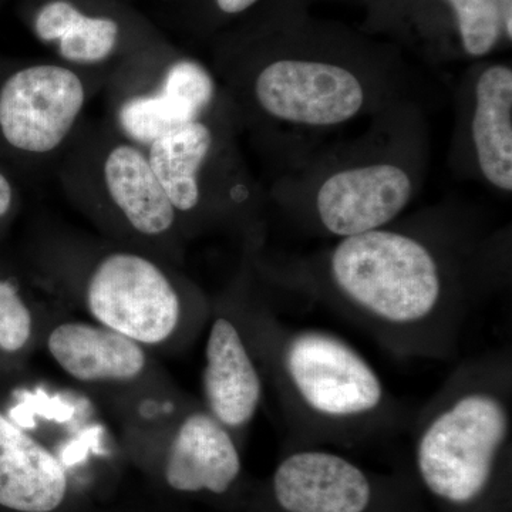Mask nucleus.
<instances>
[{"label": "nucleus", "mask_w": 512, "mask_h": 512, "mask_svg": "<svg viewBox=\"0 0 512 512\" xmlns=\"http://www.w3.org/2000/svg\"><path fill=\"white\" fill-rule=\"evenodd\" d=\"M507 275L505 239L426 218L338 239L275 271L399 360H451L478 305Z\"/></svg>", "instance_id": "1"}, {"label": "nucleus", "mask_w": 512, "mask_h": 512, "mask_svg": "<svg viewBox=\"0 0 512 512\" xmlns=\"http://www.w3.org/2000/svg\"><path fill=\"white\" fill-rule=\"evenodd\" d=\"M412 476L437 512H512V350L458 363L414 410Z\"/></svg>", "instance_id": "2"}, {"label": "nucleus", "mask_w": 512, "mask_h": 512, "mask_svg": "<svg viewBox=\"0 0 512 512\" xmlns=\"http://www.w3.org/2000/svg\"><path fill=\"white\" fill-rule=\"evenodd\" d=\"M252 330V350L281 403L286 447L356 448L409 430L414 410L348 340L286 326L268 311L256 316Z\"/></svg>", "instance_id": "3"}, {"label": "nucleus", "mask_w": 512, "mask_h": 512, "mask_svg": "<svg viewBox=\"0 0 512 512\" xmlns=\"http://www.w3.org/2000/svg\"><path fill=\"white\" fill-rule=\"evenodd\" d=\"M57 164L66 194L86 207L111 212L141 237H163L180 220L146 148L111 124L83 123Z\"/></svg>", "instance_id": "4"}, {"label": "nucleus", "mask_w": 512, "mask_h": 512, "mask_svg": "<svg viewBox=\"0 0 512 512\" xmlns=\"http://www.w3.org/2000/svg\"><path fill=\"white\" fill-rule=\"evenodd\" d=\"M93 82L60 62L0 63V160L57 163L84 123Z\"/></svg>", "instance_id": "5"}, {"label": "nucleus", "mask_w": 512, "mask_h": 512, "mask_svg": "<svg viewBox=\"0 0 512 512\" xmlns=\"http://www.w3.org/2000/svg\"><path fill=\"white\" fill-rule=\"evenodd\" d=\"M266 505L269 512H429L410 474L377 473L320 446L286 447Z\"/></svg>", "instance_id": "6"}, {"label": "nucleus", "mask_w": 512, "mask_h": 512, "mask_svg": "<svg viewBox=\"0 0 512 512\" xmlns=\"http://www.w3.org/2000/svg\"><path fill=\"white\" fill-rule=\"evenodd\" d=\"M138 55L107 80L111 126L143 148L168 131L202 119L220 106L207 67L187 59Z\"/></svg>", "instance_id": "7"}, {"label": "nucleus", "mask_w": 512, "mask_h": 512, "mask_svg": "<svg viewBox=\"0 0 512 512\" xmlns=\"http://www.w3.org/2000/svg\"><path fill=\"white\" fill-rule=\"evenodd\" d=\"M242 96L271 123L308 130L348 124L373 100L370 79L328 60L282 57L242 76Z\"/></svg>", "instance_id": "8"}, {"label": "nucleus", "mask_w": 512, "mask_h": 512, "mask_svg": "<svg viewBox=\"0 0 512 512\" xmlns=\"http://www.w3.org/2000/svg\"><path fill=\"white\" fill-rule=\"evenodd\" d=\"M86 299L101 325L146 345L170 338L183 311L180 293L163 269L128 251L111 252L97 262Z\"/></svg>", "instance_id": "9"}, {"label": "nucleus", "mask_w": 512, "mask_h": 512, "mask_svg": "<svg viewBox=\"0 0 512 512\" xmlns=\"http://www.w3.org/2000/svg\"><path fill=\"white\" fill-rule=\"evenodd\" d=\"M416 195V174L397 158H363L330 171L309 198L306 220L348 238L396 222Z\"/></svg>", "instance_id": "10"}, {"label": "nucleus", "mask_w": 512, "mask_h": 512, "mask_svg": "<svg viewBox=\"0 0 512 512\" xmlns=\"http://www.w3.org/2000/svg\"><path fill=\"white\" fill-rule=\"evenodd\" d=\"M222 107L168 131L147 148L148 160L178 217L198 214L215 194L225 151Z\"/></svg>", "instance_id": "11"}, {"label": "nucleus", "mask_w": 512, "mask_h": 512, "mask_svg": "<svg viewBox=\"0 0 512 512\" xmlns=\"http://www.w3.org/2000/svg\"><path fill=\"white\" fill-rule=\"evenodd\" d=\"M202 383L208 412L231 434L254 420L264 394L261 366L241 328L227 315L212 322Z\"/></svg>", "instance_id": "12"}, {"label": "nucleus", "mask_w": 512, "mask_h": 512, "mask_svg": "<svg viewBox=\"0 0 512 512\" xmlns=\"http://www.w3.org/2000/svg\"><path fill=\"white\" fill-rule=\"evenodd\" d=\"M241 473V454L231 431L205 410L188 414L168 454V485L181 493L224 495Z\"/></svg>", "instance_id": "13"}, {"label": "nucleus", "mask_w": 512, "mask_h": 512, "mask_svg": "<svg viewBox=\"0 0 512 512\" xmlns=\"http://www.w3.org/2000/svg\"><path fill=\"white\" fill-rule=\"evenodd\" d=\"M32 30L39 42L55 47L60 63L89 76L90 70L106 67L113 76L126 64L119 19L86 12L73 0L42 3L33 13Z\"/></svg>", "instance_id": "14"}, {"label": "nucleus", "mask_w": 512, "mask_h": 512, "mask_svg": "<svg viewBox=\"0 0 512 512\" xmlns=\"http://www.w3.org/2000/svg\"><path fill=\"white\" fill-rule=\"evenodd\" d=\"M66 491L60 461L0 414V507L52 512L63 503Z\"/></svg>", "instance_id": "15"}, {"label": "nucleus", "mask_w": 512, "mask_h": 512, "mask_svg": "<svg viewBox=\"0 0 512 512\" xmlns=\"http://www.w3.org/2000/svg\"><path fill=\"white\" fill-rule=\"evenodd\" d=\"M470 137L487 183L512 191V69L494 64L478 74L473 89Z\"/></svg>", "instance_id": "16"}, {"label": "nucleus", "mask_w": 512, "mask_h": 512, "mask_svg": "<svg viewBox=\"0 0 512 512\" xmlns=\"http://www.w3.org/2000/svg\"><path fill=\"white\" fill-rule=\"evenodd\" d=\"M47 345L64 372L80 382H126L136 379L146 366L136 340L106 326L64 323L53 330Z\"/></svg>", "instance_id": "17"}, {"label": "nucleus", "mask_w": 512, "mask_h": 512, "mask_svg": "<svg viewBox=\"0 0 512 512\" xmlns=\"http://www.w3.org/2000/svg\"><path fill=\"white\" fill-rule=\"evenodd\" d=\"M456 13L461 42L467 55H488L504 30L495 0H447Z\"/></svg>", "instance_id": "18"}, {"label": "nucleus", "mask_w": 512, "mask_h": 512, "mask_svg": "<svg viewBox=\"0 0 512 512\" xmlns=\"http://www.w3.org/2000/svg\"><path fill=\"white\" fill-rule=\"evenodd\" d=\"M32 333V315L20 298L18 286L0 279V349L18 352Z\"/></svg>", "instance_id": "19"}, {"label": "nucleus", "mask_w": 512, "mask_h": 512, "mask_svg": "<svg viewBox=\"0 0 512 512\" xmlns=\"http://www.w3.org/2000/svg\"><path fill=\"white\" fill-rule=\"evenodd\" d=\"M258 0H215V5L225 15H239L255 5Z\"/></svg>", "instance_id": "20"}, {"label": "nucleus", "mask_w": 512, "mask_h": 512, "mask_svg": "<svg viewBox=\"0 0 512 512\" xmlns=\"http://www.w3.org/2000/svg\"><path fill=\"white\" fill-rule=\"evenodd\" d=\"M500 9L501 19H503L504 32L508 39H512V0H495Z\"/></svg>", "instance_id": "21"}]
</instances>
